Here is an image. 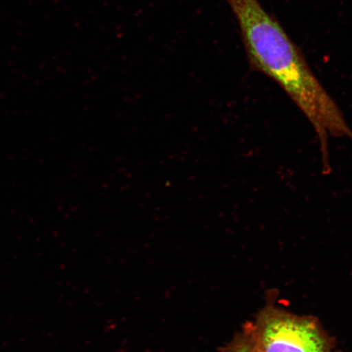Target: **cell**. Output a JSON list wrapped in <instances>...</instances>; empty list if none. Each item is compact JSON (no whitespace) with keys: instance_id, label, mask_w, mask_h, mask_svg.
I'll return each mask as SVG.
<instances>
[{"instance_id":"2","label":"cell","mask_w":352,"mask_h":352,"mask_svg":"<svg viewBox=\"0 0 352 352\" xmlns=\"http://www.w3.org/2000/svg\"><path fill=\"white\" fill-rule=\"evenodd\" d=\"M258 352H340L320 321L271 301L242 328Z\"/></svg>"},{"instance_id":"1","label":"cell","mask_w":352,"mask_h":352,"mask_svg":"<svg viewBox=\"0 0 352 352\" xmlns=\"http://www.w3.org/2000/svg\"><path fill=\"white\" fill-rule=\"evenodd\" d=\"M227 2L239 23L250 70L272 79L305 113L318 134L323 171L329 174V135L352 140L341 110L283 25L258 0Z\"/></svg>"},{"instance_id":"3","label":"cell","mask_w":352,"mask_h":352,"mask_svg":"<svg viewBox=\"0 0 352 352\" xmlns=\"http://www.w3.org/2000/svg\"><path fill=\"white\" fill-rule=\"evenodd\" d=\"M224 352H258L243 332L237 333Z\"/></svg>"}]
</instances>
